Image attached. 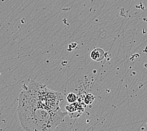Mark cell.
I'll use <instances>...</instances> for the list:
<instances>
[{
    "label": "cell",
    "mask_w": 147,
    "mask_h": 131,
    "mask_svg": "<svg viewBox=\"0 0 147 131\" xmlns=\"http://www.w3.org/2000/svg\"><path fill=\"white\" fill-rule=\"evenodd\" d=\"M20 94L18 113L23 129L28 131H52L63 122L67 112L49 109L26 85Z\"/></svg>",
    "instance_id": "1"
},
{
    "label": "cell",
    "mask_w": 147,
    "mask_h": 131,
    "mask_svg": "<svg viewBox=\"0 0 147 131\" xmlns=\"http://www.w3.org/2000/svg\"><path fill=\"white\" fill-rule=\"evenodd\" d=\"M65 109L67 114H69L71 118H78L84 112V107L81 102L77 101L76 102L66 105Z\"/></svg>",
    "instance_id": "2"
},
{
    "label": "cell",
    "mask_w": 147,
    "mask_h": 131,
    "mask_svg": "<svg viewBox=\"0 0 147 131\" xmlns=\"http://www.w3.org/2000/svg\"><path fill=\"white\" fill-rule=\"evenodd\" d=\"M105 53L104 50L101 48L94 49V50H92V52H91V54H90L91 58L92 60L98 62L102 61V60L105 58Z\"/></svg>",
    "instance_id": "3"
},
{
    "label": "cell",
    "mask_w": 147,
    "mask_h": 131,
    "mask_svg": "<svg viewBox=\"0 0 147 131\" xmlns=\"http://www.w3.org/2000/svg\"><path fill=\"white\" fill-rule=\"evenodd\" d=\"M95 96L91 93H87L84 98V102L87 105H91L94 102Z\"/></svg>",
    "instance_id": "4"
},
{
    "label": "cell",
    "mask_w": 147,
    "mask_h": 131,
    "mask_svg": "<svg viewBox=\"0 0 147 131\" xmlns=\"http://www.w3.org/2000/svg\"><path fill=\"white\" fill-rule=\"evenodd\" d=\"M78 98L76 94L73 93H69L67 96V100L69 103H72L76 102L78 101Z\"/></svg>",
    "instance_id": "5"
}]
</instances>
